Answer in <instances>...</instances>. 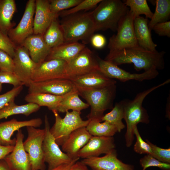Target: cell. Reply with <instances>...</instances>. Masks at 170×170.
Returning <instances> with one entry per match:
<instances>
[{"mask_svg": "<svg viewBox=\"0 0 170 170\" xmlns=\"http://www.w3.org/2000/svg\"><path fill=\"white\" fill-rule=\"evenodd\" d=\"M163 51H152L139 46L109 52L105 60L118 66L132 63L137 71L162 70L165 67Z\"/></svg>", "mask_w": 170, "mask_h": 170, "instance_id": "1", "label": "cell"}, {"mask_svg": "<svg viewBox=\"0 0 170 170\" xmlns=\"http://www.w3.org/2000/svg\"><path fill=\"white\" fill-rule=\"evenodd\" d=\"M170 82L167 80L159 85L138 94L133 100H122L124 109V118L126 123L127 131L125 135L126 144L130 147L134 139V129L139 123H149V116L146 110L142 106L143 102L149 94L157 88Z\"/></svg>", "mask_w": 170, "mask_h": 170, "instance_id": "2", "label": "cell"}, {"mask_svg": "<svg viewBox=\"0 0 170 170\" xmlns=\"http://www.w3.org/2000/svg\"><path fill=\"white\" fill-rule=\"evenodd\" d=\"M60 24L64 43H87L96 31L92 12H78L62 17Z\"/></svg>", "mask_w": 170, "mask_h": 170, "instance_id": "3", "label": "cell"}, {"mask_svg": "<svg viewBox=\"0 0 170 170\" xmlns=\"http://www.w3.org/2000/svg\"><path fill=\"white\" fill-rule=\"evenodd\" d=\"M79 95L85 99L91 107L88 119L101 122L105 111L112 109L116 91V84L99 88H83L75 86Z\"/></svg>", "mask_w": 170, "mask_h": 170, "instance_id": "4", "label": "cell"}, {"mask_svg": "<svg viewBox=\"0 0 170 170\" xmlns=\"http://www.w3.org/2000/svg\"><path fill=\"white\" fill-rule=\"evenodd\" d=\"M129 9L120 0H102L92 11L95 30L116 31L118 23Z\"/></svg>", "mask_w": 170, "mask_h": 170, "instance_id": "5", "label": "cell"}, {"mask_svg": "<svg viewBox=\"0 0 170 170\" xmlns=\"http://www.w3.org/2000/svg\"><path fill=\"white\" fill-rule=\"evenodd\" d=\"M55 117V122L50 131L54 138L56 143L61 146L70 134L75 130L86 127L89 120H83L81 112L67 111L65 116L62 118L55 110L52 111Z\"/></svg>", "mask_w": 170, "mask_h": 170, "instance_id": "6", "label": "cell"}, {"mask_svg": "<svg viewBox=\"0 0 170 170\" xmlns=\"http://www.w3.org/2000/svg\"><path fill=\"white\" fill-rule=\"evenodd\" d=\"M134 19L129 10L120 21L116 34L110 38L108 46L109 52L138 46L134 31Z\"/></svg>", "mask_w": 170, "mask_h": 170, "instance_id": "7", "label": "cell"}, {"mask_svg": "<svg viewBox=\"0 0 170 170\" xmlns=\"http://www.w3.org/2000/svg\"><path fill=\"white\" fill-rule=\"evenodd\" d=\"M26 129L28 136L23 145L29 157L31 170H45L42 149L45 129L32 127H27Z\"/></svg>", "mask_w": 170, "mask_h": 170, "instance_id": "8", "label": "cell"}, {"mask_svg": "<svg viewBox=\"0 0 170 170\" xmlns=\"http://www.w3.org/2000/svg\"><path fill=\"white\" fill-rule=\"evenodd\" d=\"M45 136L42 144L44 161L48 163V170L61 165L69 164L78 160H72L60 148L50 132V125L47 115L44 117Z\"/></svg>", "mask_w": 170, "mask_h": 170, "instance_id": "9", "label": "cell"}, {"mask_svg": "<svg viewBox=\"0 0 170 170\" xmlns=\"http://www.w3.org/2000/svg\"><path fill=\"white\" fill-rule=\"evenodd\" d=\"M98 57L86 47L73 58L66 62L65 71L68 78L99 70Z\"/></svg>", "mask_w": 170, "mask_h": 170, "instance_id": "10", "label": "cell"}, {"mask_svg": "<svg viewBox=\"0 0 170 170\" xmlns=\"http://www.w3.org/2000/svg\"><path fill=\"white\" fill-rule=\"evenodd\" d=\"M98 65L100 71L108 78L117 79L124 82L130 80L142 82L155 78L159 75L158 70H152L140 74L131 73L123 70L111 62L99 57Z\"/></svg>", "mask_w": 170, "mask_h": 170, "instance_id": "11", "label": "cell"}, {"mask_svg": "<svg viewBox=\"0 0 170 170\" xmlns=\"http://www.w3.org/2000/svg\"><path fill=\"white\" fill-rule=\"evenodd\" d=\"M13 59V73L23 85L28 87L32 82L33 74L38 64L31 59L27 49L21 45L17 46Z\"/></svg>", "mask_w": 170, "mask_h": 170, "instance_id": "12", "label": "cell"}, {"mask_svg": "<svg viewBox=\"0 0 170 170\" xmlns=\"http://www.w3.org/2000/svg\"><path fill=\"white\" fill-rule=\"evenodd\" d=\"M35 0H29L20 22L15 28H11L8 35L16 46L21 45L25 40L33 34V19L35 4Z\"/></svg>", "mask_w": 170, "mask_h": 170, "instance_id": "13", "label": "cell"}, {"mask_svg": "<svg viewBox=\"0 0 170 170\" xmlns=\"http://www.w3.org/2000/svg\"><path fill=\"white\" fill-rule=\"evenodd\" d=\"M66 63L64 60L55 59L45 60L38 64L33 74L32 82L69 79L65 71Z\"/></svg>", "mask_w": 170, "mask_h": 170, "instance_id": "14", "label": "cell"}, {"mask_svg": "<svg viewBox=\"0 0 170 170\" xmlns=\"http://www.w3.org/2000/svg\"><path fill=\"white\" fill-rule=\"evenodd\" d=\"M28 93H41L62 96L72 91L75 86L69 79H59L32 82L28 87Z\"/></svg>", "mask_w": 170, "mask_h": 170, "instance_id": "15", "label": "cell"}, {"mask_svg": "<svg viewBox=\"0 0 170 170\" xmlns=\"http://www.w3.org/2000/svg\"><path fill=\"white\" fill-rule=\"evenodd\" d=\"M115 144L113 137L93 136L79 151L77 157L86 159L98 157L107 154L115 149Z\"/></svg>", "mask_w": 170, "mask_h": 170, "instance_id": "16", "label": "cell"}, {"mask_svg": "<svg viewBox=\"0 0 170 170\" xmlns=\"http://www.w3.org/2000/svg\"><path fill=\"white\" fill-rule=\"evenodd\" d=\"M24 137L21 129L17 131L14 148L3 159L12 170H31L29 157L23 147Z\"/></svg>", "mask_w": 170, "mask_h": 170, "instance_id": "17", "label": "cell"}, {"mask_svg": "<svg viewBox=\"0 0 170 170\" xmlns=\"http://www.w3.org/2000/svg\"><path fill=\"white\" fill-rule=\"evenodd\" d=\"M81 162L93 170H134L133 165L117 158L115 149L103 156L84 159Z\"/></svg>", "mask_w": 170, "mask_h": 170, "instance_id": "18", "label": "cell"}, {"mask_svg": "<svg viewBox=\"0 0 170 170\" xmlns=\"http://www.w3.org/2000/svg\"><path fill=\"white\" fill-rule=\"evenodd\" d=\"M42 123V120L39 118L23 121H18L13 118L0 123V144L4 146H14L16 138L11 139V137L15 131L24 127L38 128Z\"/></svg>", "mask_w": 170, "mask_h": 170, "instance_id": "19", "label": "cell"}, {"mask_svg": "<svg viewBox=\"0 0 170 170\" xmlns=\"http://www.w3.org/2000/svg\"><path fill=\"white\" fill-rule=\"evenodd\" d=\"M33 19V34L43 35L51 23L59 15L52 13L47 0H36Z\"/></svg>", "mask_w": 170, "mask_h": 170, "instance_id": "20", "label": "cell"}, {"mask_svg": "<svg viewBox=\"0 0 170 170\" xmlns=\"http://www.w3.org/2000/svg\"><path fill=\"white\" fill-rule=\"evenodd\" d=\"M92 136L86 127L79 128L70 134L61 145L62 150L72 160H79L78 152Z\"/></svg>", "mask_w": 170, "mask_h": 170, "instance_id": "21", "label": "cell"}, {"mask_svg": "<svg viewBox=\"0 0 170 170\" xmlns=\"http://www.w3.org/2000/svg\"><path fill=\"white\" fill-rule=\"evenodd\" d=\"M69 79L75 85L85 88H102L116 83V81L107 77L99 70Z\"/></svg>", "mask_w": 170, "mask_h": 170, "instance_id": "22", "label": "cell"}, {"mask_svg": "<svg viewBox=\"0 0 170 170\" xmlns=\"http://www.w3.org/2000/svg\"><path fill=\"white\" fill-rule=\"evenodd\" d=\"M21 46L27 49L31 59L38 64L45 60L51 50L45 42L43 35L40 34H33L30 36Z\"/></svg>", "mask_w": 170, "mask_h": 170, "instance_id": "23", "label": "cell"}, {"mask_svg": "<svg viewBox=\"0 0 170 170\" xmlns=\"http://www.w3.org/2000/svg\"><path fill=\"white\" fill-rule=\"evenodd\" d=\"M147 18L139 16L134 19L133 26L138 46L152 51L156 50L157 45L152 40L151 30L148 26Z\"/></svg>", "mask_w": 170, "mask_h": 170, "instance_id": "24", "label": "cell"}, {"mask_svg": "<svg viewBox=\"0 0 170 170\" xmlns=\"http://www.w3.org/2000/svg\"><path fill=\"white\" fill-rule=\"evenodd\" d=\"M85 47V44L78 42L64 43L51 49L50 53L45 60L57 59L68 62L75 57Z\"/></svg>", "mask_w": 170, "mask_h": 170, "instance_id": "25", "label": "cell"}, {"mask_svg": "<svg viewBox=\"0 0 170 170\" xmlns=\"http://www.w3.org/2000/svg\"><path fill=\"white\" fill-rule=\"evenodd\" d=\"M67 94L57 96L45 93H29L25 96V100L28 103L35 104L40 107L46 106L52 111L56 110L59 103Z\"/></svg>", "mask_w": 170, "mask_h": 170, "instance_id": "26", "label": "cell"}, {"mask_svg": "<svg viewBox=\"0 0 170 170\" xmlns=\"http://www.w3.org/2000/svg\"><path fill=\"white\" fill-rule=\"evenodd\" d=\"M16 10L14 0H0V31L6 34L14 26L12 20Z\"/></svg>", "mask_w": 170, "mask_h": 170, "instance_id": "27", "label": "cell"}, {"mask_svg": "<svg viewBox=\"0 0 170 170\" xmlns=\"http://www.w3.org/2000/svg\"><path fill=\"white\" fill-rule=\"evenodd\" d=\"M89 106L88 104L84 102L80 98L75 86V88L67 94L60 102L56 111L58 112L64 113L71 110L72 111L81 112Z\"/></svg>", "mask_w": 170, "mask_h": 170, "instance_id": "28", "label": "cell"}, {"mask_svg": "<svg viewBox=\"0 0 170 170\" xmlns=\"http://www.w3.org/2000/svg\"><path fill=\"white\" fill-rule=\"evenodd\" d=\"M40 107L33 103L18 105L12 101L0 109V120L7 118L8 117L17 114H23L28 116L39 110Z\"/></svg>", "mask_w": 170, "mask_h": 170, "instance_id": "29", "label": "cell"}, {"mask_svg": "<svg viewBox=\"0 0 170 170\" xmlns=\"http://www.w3.org/2000/svg\"><path fill=\"white\" fill-rule=\"evenodd\" d=\"M57 19L52 21L43 35L45 42L50 49L64 43L63 34Z\"/></svg>", "mask_w": 170, "mask_h": 170, "instance_id": "30", "label": "cell"}, {"mask_svg": "<svg viewBox=\"0 0 170 170\" xmlns=\"http://www.w3.org/2000/svg\"><path fill=\"white\" fill-rule=\"evenodd\" d=\"M97 119L89 120L86 127L89 133L93 136L113 137L117 132L116 128L106 122L101 123Z\"/></svg>", "mask_w": 170, "mask_h": 170, "instance_id": "31", "label": "cell"}, {"mask_svg": "<svg viewBox=\"0 0 170 170\" xmlns=\"http://www.w3.org/2000/svg\"><path fill=\"white\" fill-rule=\"evenodd\" d=\"M155 4V12L148 23V26L151 30L155 25L168 21L170 17V0H156Z\"/></svg>", "mask_w": 170, "mask_h": 170, "instance_id": "32", "label": "cell"}, {"mask_svg": "<svg viewBox=\"0 0 170 170\" xmlns=\"http://www.w3.org/2000/svg\"><path fill=\"white\" fill-rule=\"evenodd\" d=\"M123 118L124 109L122 100L116 103L111 110L103 116L101 122H106L114 126L120 132L125 127L122 122Z\"/></svg>", "mask_w": 170, "mask_h": 170, "instance_id": "33", "label": "cell"}, {"mask_svg": "<svg viewBox=\"0 0 170 170\" xmlns=\"http://www.w3.org/2000/svg\"><path fill=\"white\" fill-rule=\"evenodd\" d=\"M129 8V10L133 14L134 18L141 14L144 15L147 18L151 19L153 13L150 10L146 0H126L123 1Z\"/></svg>", "mask_w": 170, "mask_h": 170, "instance_id": "34", "label": "cell"}, {"mask_svg": "<svg viewBox=\"0 0 170 170\" xmlns=\"http://www.w3.org/2000/svg\"><path fill=\"white\" fill-rule=\"evenodd\" d=\"M83 0H49L50 11L55 14L71 8H73ZM59 15V14H58Z\"/></svg>", "mask_w": 170, "mask_h": 170, "instance_id": "35", "label": "cell"}, {"mask_svg": "<svg viewBox=\"0 0 170 170\" xmlns=\"http://www.w3.org/2000/svg\"><path fill=\"white\" fill-rule=\"evenodd\" d=\"M102 0H83L75 7L68 10L62 11L59 14V16L64 17L71 14L79 12V11L88 10L94 8Z\"/></svg>", "mask_w": 170, "mask_h": 170, "instance_id": "36", "label": "cell"}, {"mask_svg": "<svg viewBox=\"0 0 170 170\" xmlns=\"http://www.w3.org/2000/svg\"><path fill=\"white\" fill-rule=\"evenodd\" d=\"M140 164L145 170L150 167H156L164 170H170V164L161 162L150 155H146L140 159Z\"/></svg>", "mask_w": 170, "mask_h": 170, "instance_id": "37", "label": "cell"}, {"mask_svg": "<svg viewBox=\"0 0 170 170\" xmlns=\"http://www.w3.org/2000/svg\"><path fill=\"white\" fill-rule=\"evenodd\" d=\"M146 141L151 147V156L159 161L167 163H170V148L163 149L154 145L148 140Z\"/></svg>", "mask_w": 170, "mask_h": 170, "instance_id": "38", "label": "cell"}, {"mask_svg": "<svg viewBox=\"0 0 170 170\" xmlns=\"http://www.w3.org/2000/svg\"><path fill=\"white\" fill-rule=\"evenodd\" d=\"M134 133L136 138V141L133 147L134 151L139 154H146L151 156L152 151L151 147L148 143L142 139L137 126L134 129Z\"/></svg>", "mask_w": 170, "mask_h": 170, "instance_id": "39", "label": "cell"}, {"mask_svg": "<svg viewBox=\"0 0 170 170\" xmlns=\"http://www.w3.org/2000/svg\"><path fill=\"white\" fill-rule=\"evenodd\" d=\"M16 47L8 35L0 31V49L6 52L13 58Z\"/></svg>", "mask_w": 170, "mask_h": 170, "instance_id": "40", "label": "cell"}, {"mask_svg": "<svg viewBox=\"0 0 170 170\" xmlns=\"http://www.w3.org/2000/svg\"><path fill=\"white\" fill-rule=\"evenodd\" d=\"M23 89V85L14 88L7 92L0 95V109L15 98L20 93Z\"/></svg>", "mask_w": 170, "mask_h": 170, "instance_id": "41", "label": "cell"}, {"mask_svg": "<svg viewBox=\"0 0 170 170\" xmlns=\"http://www.w3.org/2000/svg\"><path fill=\"white\" fill-rule=\"evenodd\" d=\"M14 69L13 58L6 52L0 49V70L13 73Z\"/></svg>", "mask_w": 170, "mask_h": 170, "instance_id": "42", "label": "cell"}, {"mask_svg": "<svg viewBox=\"0 0 170 170\" xmlns=\"http://www.w3.org/2000/svg\"><path fill=\"white\" fill-rule=\"evenodd\" d=\"M0 83L9 84L14 87L23 85L17 76L13 73L0 70Z\"/></svg>", "mask_w": 170, "mask_h": 170, "instance_id": "43", "label": "cell"}, {"mask_svg": "<svg viewBox=\"0 0 170 170\" xmlns=\"http://www.w3.org/2000/svg\"><path fill=\"white\" fill-rule=\"evenodd\" d=\"M160 36H166L170 37V21L158 23L155 25L152 30Z\"/></svg>", "mask_w": 170, "mask_h": 170, "instance_id": "44", "label": "cell"}, {"mask_svg": "<svg viewBox=\"0 0 170 170\" xmlns=\"http://www.w3.org/2000/svg\"><path fill=\"white\" fill-rule=\"evenodd\" d=\"M90 41L94 47L98 49L103 48L106 43L105 37L100 34L93 35L90 39Z\"/></svg>", "mask_w": 170, "mask_h": 170, "instance_id": "45", "label": "cell"}, {"mask_svg": "<svg viewBox=\"0 0 170 170\" xmlns=\"http://www.w3.org/2000/svg\"><path fill=\"white\" fill-rule=\"evenodd\" d=\"M14 146H4L0 144V161L13 150Z\"/></svg>", "mask_w": 170, "mask_h": 170, "instance_id": "46", "label": "cell"}, {"mask_svg": "<svg viewBox=\"0 0 170 170\" xmlns=\"http://www.w3.org/2000/svg\"><path fill=\"white\" fill-rule=\"evenodd\" d=\"M88 166L81 161H77L71 166L69 170H89Z\"/></svg>", "mask_w": 170, "mask_h": 170, "instance_id": "47", "label": "cell"}, {"mask_svg": "<svg viewBox=\"0 0 170 170\" xmlns=\"http://www.w3.org/2000/svg\"><path fill=\"white\" fill-rule=\"evenodd\" d=\"M77 161H74L69 164L61 165L50 170H69L72 165Z\"/></svg>", "mask_w": 170, "mask_h": 170, "instance_id": "48", "label": "cell"}, {"mask_svg": "<svg viewBox=\"0 0 170 170\" xmlns=\"http://www.w3.org/2000/svg\"><path fill=\"white\" fill-rule=\"evenodd\" d=\"M0 170H12L8 166L4 159L0 161Z\"/></svg>", "mask_w": 170, "mask_h": 170, "instance_id": "49", "label": "cell"}, {"mask_svg": "<svg viewBox=\"0 0 170 170\" xmlns=\"http://www.w3.org/2000/svg\"><path fill=\"white\" fill-rule=\"evenodd\" d=\"M2 84L0 83V92L1 91L2 89Z\"/></svg>", "mask_w": 170, "mask_h": 170, "instance_id": "50", "label": "cell"}]
</instances>
